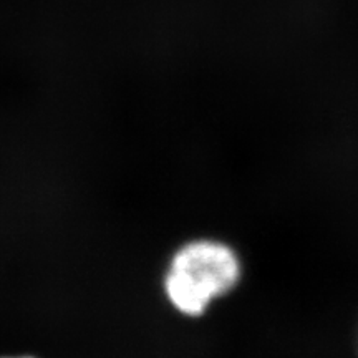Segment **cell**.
Listing matches in <instances>:
<instances>
[{
    "label": "cell",
    "mask_w": 358,
    "mask_h": 358,
    "mask_svg": "<svg viewBox=\"0 0 358 358\" xmlns=\"http://www.w3.org/2000/svg\"><path fill=\"white\" fill-rule=\"evenodd\" d=\"M239 279V257L229 245L192 241L174 254L164 277V292L182 315L201 317L213 301L229 294Z\"/></svg>",
    "instance_id": "6da1fadb"
},
{
    "label": "cell",
    "mask_w": 358,
    "mask_h": 358,
    "mask_svg": "<svg viewBox=\"0 0 358 358\" xmlns=\"http://www.w3.org/2000/svg\"><path fill=\"white\" fill-rule=\"evenodd\" d=\"M0 358H34V357H0Z\"/></svg>",
    "instance_id": "7a4b0ae2"
}]
</instances>
